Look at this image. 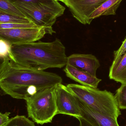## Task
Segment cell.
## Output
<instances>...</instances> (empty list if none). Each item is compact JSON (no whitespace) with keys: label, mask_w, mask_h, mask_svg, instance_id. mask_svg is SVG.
Wrapping results in <instances>:
<instances>
[{"label":"cell","mask_w":126,"mask_h":126,"mask_svg":"<svg viewBox=\"0 0 126 126\" xmlns=\"http://www.w3.org/2000/svg\"><path fill=\"white\" fill-rule=\"evenodd\" d=\"M77 99L81 116L93 126H120L118 118L95 112Z\"/></svg>","instance_id":"obj_10"},{"label":"cell","mask_w":126,"mask_h":126,"mask_svg":"<svg viewBox=\"0 0 126 126\" xmlns=\"http://www.w3.org/2000/svg\"><path fill=\"white\" fill-rule=\"evenodd\" d=\"M63 71L67 77L85 86L97 88L101 81L97 76H93L69 64H66Z\"/></svg>","instance_id":"obj_11"},{"label":"cell","mask_w":126,"mask_h":126,"mask_svg":"<svg viewBox=\"0 0 126 126\" xmlns=\"http://www.w3.org/2000/svg\"><path fill=\"white\" fill-rule=\"evenodd\" d=\"M55 86L39 91L25 100L28 116L37 124L51 123L58 114Z\"/></svg>","instance_id":"obj_5"},{"label":"cell","mask_w":126,"mask_h":126,"mask_svg":"<svg viewBox=\"0 0 126 126\" xmlns=\"http://www.w3.org/2000/svg\"><path fill=\"white\" fill-rule=\"evenodd\" d=\"M10 60L24 67L44 71L66 65V48L58 38L51 42H38L10 46Z\"/></svg>","instance_id":"obj_2"},{"label":"cell","mask_w":126,"mask_h":126,"mask_svg":"<svg viewBox=\"0 0 126 126\" xmlns=\"http://www.w3.org/2000/svg\"><path fill=\"white\" fill-rule=\"evenodd\" d=\"M66 86L77 98L95 112L117 118L121 115L115 95L111 92L76 84H69Z\"/></svg>","instance_id":"obj_3"},{"label":"cell","mask_w":126,"mask_h":126,"mask_svg":"<svg viewBox=\"0 0 126 126\" xmlns=\"http://www.w3.org/2000/svg\"><path fill=\"white\" fill-rule=\"evenodd\" d=\"M10 59L0 56V78L5 72L9 65Z\"/></svg>","instance_id":"obj_21"},{"label":"cell","mask_w":126,"mask_h":126,"mask_svg":"<svg viewBox=\"0 0 126 126\" xmlns=\"http://www.w3.org/2000/svg\"><path fill=\"white\" fill-rule=\"evenodd\" d=\"M47 34L45 28H15L0 29V39L10 46L36 42Z\"/></svg>","instance_id":"obj_6"},{"label":"cell","mask_w":126,"mask_h":126,"mask_svg":"<svg viewBox=\"0 0 126 126\" xmlns=\"http://www.w3.org/2000/svg\"><path fill=\"white\" fill-rule=\"evenodd\" d=\"M114 95L120 110H126V84H121Z\"/></svg>","instance_id":"obj_17"},{"label":"cell","mask_w":126,"mask_h":126,"mask_svg":"<svg viewBox=\"0 0 126 126\" xmlns=\"http://www.w3.org/2000/svg\"><path fill=\"white\" fill-rule=\"evenodd\" d=\"M126 52V37L122 43V45L117 51L114 52V61L116 60Z\"/></svg>","instance_id":"obj_20"},{"label":"cell","mask_w":126,"mask_h":126,"mask_svg":"<svg viewBox=\"0 0 126 126\" xmlns=\"http://www.w3.org/2000/svg\"><path fill=\"white\" fill-rule=\"evenodd\" d=\"M123 0H107L90 16V19L93 20L104 16L114 15Z\"/></svg>","instance_id":"obj_13"},{"label":"cell","mask_w":126,"mask_h":126,"mask_svg":"<svg viewBox=\"0 0 126 126\" xmlns=\"http://www.w3.org/2000/svg\"></svg>","instance_id":"obj_26"},{"label":"cell","mask_w":126,"mask_h":126,"mask_svg":"<svg viewBox=\"0 0 126 126\" xmlns=\"http://www.w3.org/2000/svg\"><path fill=\"white\" fill-rule=\"evenodd\" d=\"M14 3L35 24L45 28L47 34L51 35L55 33L52 26L65 10V7L57 0L37 3L17 2Z\"/></svg>","instance_id":"obj_4"},{"label":"cell","mask_w":126,"mask_h":126,"mask_svg":"<svg viewBox=\"0 0 126 126\" xmlns=\"http://www.w3.org/2000/svg\"><path fill=\"white\" fill-rule=\"evenodd\" d=\"M13 2H23L26 3H37L39 2H46L52 1L55 0H11Z\"/></svg>","instance_id":"obj_23"},{"label":"cell","mask_w":126,"mask_h":126,"mask_svg":"<svg viewBox=\"0 0 126 126\" xmlns=\"http://www.w3.org/2000/svg\"><path fill=\"white\" fill-rule=\"evenodd\" d=\"M62 81L57 74L21 66L10 60L0 78V88L5 94L26 100L39 91L55 86Z\"/></svg>","instance_id":"obj_1"},{"label":"cell","mask_w":126,"mask_h":126,"mask_svg":"<svg viewBox=\"0 0 126 126\" xmlns=\"http://www.w3.org/2000/svg\"><path fill=\"white\" fill-rule=\"evenodd\" d=\"M76 118L79 120L80 122L79 126H93L81 117H78Z\"/></svg>","instance_id":"obj_24"},{"label":"cell","mask_w":126,"mask_h":126,"mask_svg":"<svg viewBox=\"0 0 126 126\" xmlns=\"http://www.w3.org/2000/svg\"><path fill=\"white\" fill-rule=\"evenodd\" d=\"M10 45L6 41L0 39V56L5 58H9Z\"/></svg>","instance_id":"obj_19"},{"label":"cell","mask_w":126,"mask_h":126,"mask_svg":"<svg viewBox=\"0 0 126 126\" xmlns=\"http://www.w3.org/2000/svg\"><path fill=\"white\" fill-rule=\"evenodd\" d=\"M40 27L34 23H4L0 24V29H15V28H37Z\"/></svg>","instance_id":"obj_18"},{"label":"cell","mask_w":126,"mask_h":126,"mask_svg":"<svg viewBox=\"0 0 126 126\" xmlns=\"http://www.w3.org/2000/svg\"><path fill=\"white\" fill-rule=\"evenodd\" d=\"M10 112H6L4 114L0 112V126H4L9 120Z\"/></svg>","instance_id":"obj_22"},{"label":"cell","mask_w":126,"mask_h":126,"mask_svg":"<svg viewBox=\"0 0 126 126\" xmlns=\"http://www.w3.org/2000/svg\"><path fill=\"white\" fill-rule=\"evenodd\" d=\"M110 79L126 84V52L118 59L113 61L110 69Z\"/></svg>","instance_id":"obj_12"},{"label":"cell","mask_w":126,"mask_h":126,"mask_svg":"<svg viewBox=\"0 0 126 126\" xmlns=\"http://www.w3.org/2000/svg\"><path fill=\"white\" fill-rule=\"evenodd\" d=\"M58 0V1H59V0Z\"/></svg>","instance_id":"obj_25"},{"label":"cell","mask_w":126,"mask_h":126,"mask_svg":"<svg viewBox=\"0 0 126 126\" xmlns=\"http://www.w3.org/2000/svg\"><path fill=\"white\" fill-rule=\"evenodd\" d=\"M107 0H59L68 7L72 15L80 23L90 24V16Z\"/></svg>","instance_id":"obj_8"},{"label":"cell","mask_w":126,"mask_h":126,"mask_svg":"<svg viewBox=\"0 0 126 126\" xmlns=\"http://www.w3.org/2000/svg\"><path fill=\"white\" fill-rule=\"evenodd\" d=\"M4 126H35L32 121L23 115H17L10 119Z\"/></svg>","instance_id":"obj_16"},{"label":"cell","mask_w":126,"mask_h":126,"mask_svg":"<svg viewBox=\"0 0 126 126\" xmlns=\"http://www.w3.org/2000/svg\"><path fill=\"white\" fill-rule=\"evenodd\" d=\"M55 98L58 114L81 117L77 98L62 83L55 86Z\"/></svg>","instance_id":"obj_7"},{"label":"cell","mask_w":126,"mask_h":126,"mask_svg":"<svg viewBox=\"0 0 126 126\" xmlns=\"http://www.w3.org/2000/svg\"><path fill=\"white\" fill-rule=\"evenodd\" d=\"M10 23H34L27 17L14 16L0 12V24Z\"/></svg>","instance_id":"obj_15"},{"label":"cell","mask_w":126,"mask_h":126,"mask_svg":"<svg viewBox=\"0 0 126 126\" xmlns=\"http://www.w3.org/2000/svg\"><path fill=\"white\" fill-rule=\"evenodd\" d=\"M66 64L96 76L97 70L100 64L97 58L92 54H75L67 57Z\"/></svg>","instance_id":"obj_9"},{"label":"cell","mask_w":126,"mask_h":126,"mask_svg":"<svg viewBox=\"0 0 126 126\" xmlns=\"http://www.w3.org/2000/svg\"><path fill=\"white\" fill-rule=\"evenodd\" d=\"M0 12L14 16L27 17L11 0H0Z\"/></svg>","instance_id":"obj_14"}]
</instances>
